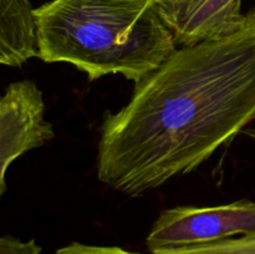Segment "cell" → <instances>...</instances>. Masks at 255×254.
<instances>
[{"mask_svg":"<svg viewBox=\"0 0 255 254\" xmlns=\"http://www.w3.org/2000/svg\"><path fill=\"white\" fill-rule=\"evenodd\" d=\"M255 120V7L233 34L176 51L106 114L97 177L137 197L189 173Z\"/></svg>","mask_w":255,"mask_h":254,"instance_id":"6da1fadb","label":"cell"},{"mask_svg":"<svg viewBox=\"0 0 255 254\" xmlns=\"http://www.w3.org/2000/svg\"><path fill=\"white\" fill-rule=\"evenodd\" d=\"M39 57L89 80L120 74L134 84L177 50L153 0H51L35 9Z\"/></svg>","mask_w":255,"mask_h":254,"instance_id":"7a4b0ae2","label":"cell"},{"mask_svg":"<svg viewBox=\"0 0 255 254\" xmlns=\"http://www.w3.org/2000/svg\"><path fill=\"white\" fill-rule=\"evenodd\" d=\"M255 234V202L249 199L216 207L181 206L159 214L147 237L149 252L213 243Z\"/></svg>","mask_w":255,"mask_h":254,"instance_id":"3957f363","label":"cell"},{"mask_svg":"<svg viewBox=\"0 0 255 254\" xmlns=\"http://www.w3.org/2000/svg\"><path fill=\"white\" fill-rule=\"evenodd\" d=\"M42 92L31 80L12 82L0 100V194H4L6 171L27 151L54 138V128L44 119Z\"/></svg>","mask_w":255,"mask_h":254,"instance_id":"277c9868","label":"cell"},{"mask_svg":"<svg viewBox=\"0 0 255 254\" xmlns=\"http://www.w3.org/2000/svg\"><path fill=\"white\" fill-rule=\"evenodd\" d=\"M177 47L231 35L243 24L242 0H153Z\"/></svg>","mask_w":255,"mask_h":254,"instance_id":"5b68a950","label":"cell"},{"mask_svg":"<svg viewBox=\"0 0 255 254\" xmlns=\"http://www.w3.org/2000/svg\"><path fill=\"white\" fill-rule=\"evenodd\" d=\"M39 57L35 9L29 0H0V62L20 67Z\"/></svg>","mask_w":255,"mask_h":254,"instance_id":"8992f818","label":"cell"},{"mask_svg":"<svg viewBox=\"0 0 255 254\" xmlns=\"http://www.w3.org/2000/svg\"><path fill=\"white\" fill-rule=\"evenodd\" d=\"M56 254H139L125 251L120 247L89 246L82 243H71L59 249ZM151 254H255V234L234 237L213 243L183 248L166 249Z\"/></svg>","mask_w":255,"mask_h":254,"instance_id":"52a82bcc","label":"cell"},{"mask_svg":"<svg viewBox=\"0 0 255 254\" xmlns=\"http://www.w3.org/2000/svg\"><path fill=\"white\" fill-rule=\"evenodd\" d=\"M41 248L34 239L22 242L12 236H4L0 239V254H40Z\"/></svg>","mask_w":255,"mask_h":254,"instance_id":"ba28073f","label":"cell"}]
</instances>
